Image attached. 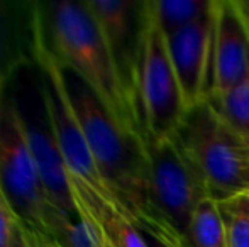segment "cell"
<instances>
[{
    "instance_id": "6da1fadb",
    "label": "cell",
    "mask_w": 249,
    "mask_h": 247,
    "mask_svg": "<svg viewBox=\"0 0 249 247\" xmlns=\"http://www.w3.org/2000/svg\"><path fill=\"white\" fill-rule=\"evenodd\" d=\"M65 75L73 109L102 180L125 215L139 229L154 234L144 139L115 122L89 86L68 68Z\"/></svg>"
},
{
    "instance_id": "7a4b0ae2",
    "label": "cell",
    "mask_w": 249,
    "mask_h": 247,
    "mask_svg": "<svg viewBox=\"0 0 249 247\" xmlns=\"http://www.w3.org/2000/svg\"><path fill=\"white\" fill-rule=\"evenodd\" d=\"M46 16L51 49L59 63L89 86L121 127L142 137L134 103L89 3L71 0L51 3Z\"/></svg>"
},
{
    "instance_id": "3957f363",
    "label": "cell",
    "mask_w": 249,
    "mask_h": 247,
    "mask_svg": "<svg viewBox=\"0 0 249 247\" xmlns=\"http://www.w3.org/2000/svg\"><path fill=\"white\" fill-rule=\"evenodd\" d=\"M173 137L194 163L209 198L219 203L249 193V144L210 100L188 109Z\"/></svg>"
},
{
    "instance_id": "277c9868",
    "label": "cell",
    "mask_w": 249,
    "mask_h": 247,
    "mask_svg": "<svg viewBox=\"0 0 249 247\" xmlns=\"http://www.w3.org/2000/svg\"><path fill=\"white\" fill-rule=\"evenodd\" d=\"M144 144L154 235L181 247L195 210L209 195L194 163L175 137Z\"/></svg>"
},
{
    "instance_id": "5b68a950",
    "label": "cell",
    "mask_w": 249,
    "mask_h": 247,
    "mask_svg": "<svg viewBox=\"0 0 249 247\" xmlns=\"http://www.w3.org/2000/svg\"><path fill=\"white\" fill-rule=\"evenodd\" d=\"M142 34L134 82V109L144 141L173 137L188 112L166 37L142 9Z\"/></svg>"
},
{
    "instance_id": "8992f818",
    "label": "cell",
    "mask_w": 249,
    "mask_h": 247,
    "mask_svg": "<svg viewBox=\"0 0 249 247\" xmlns=\"http://www.w3.org/2000/svg\"><path fill=\"white\" fill-rule=\"evenodd\" d=\"M0 186L19 222L43 241H51L58 208L50 201L31 154L20 107L16 100H0Z\"/></svg>"
},
{
    "instance_id": "52a82bcc",
    "label": "cell",
    "mask_w": 249,
    "mask_h": 247,
    "mask_svg": "<svg viewBox=\"0 0 249 247\" xmlns=\"http://www.w3.org/2000/svg\"><path fill=\"white\" fill-rule=\"evenodd\" d=\"M249 78V22L237 0H213L210 93L219 97Z\"/></svg>"
},
{
    "instance_id": "ba28073f",
    "label": "cell",
    "mask_w": 249,
    "mask_h": 247,
    "mask_svg": "<svg viewBox=\"0 0 249 247\" xmlns=\"http://www.w3.org/2000/svg\"><path fill=\"white\" fill-rule=\"evenodd\" d=\"M212 36L213 2L205 16L166 37L171 65L188 109L209 99Z\"/></svg>"
},
{
    "instance_id": "9c48e42d",
    "label": "cell",
    "mask_w": 249,
    "mask_h": 247,
    "mask_svg": "<svg viewBox=\"0 0 249 247\" xmlns=\"http://www.w3.org/2000/svg\"><path fill=\"white\" fill-rule=\"evenodd\" d=\"M89 7L119 69L125 90L134 103V82L142 34V2L89 0ZM136 110V109H134Z\"/></svg>"
},
{
    "instance_id": "30bf717a",
    "label": "cell",
    "mask_w": 249,
    "mask_h": 247,
    "mask_svg": "<svg viewBox=\"0 0 249 247\" xmlns=\"http://www.w3.org/2000/svg\"><path fill=\"white\" fill-rule=\"evenodd\" d=\"M20 114H22L24 134H26L31 154H33V159L37 166V171H39L41 181L44 185L48 198L59 212L68 215H76L78 210H76L75 198H73L71 188H70L68 169H66L63 156L54 141L46 110H44V119L37 124L31 122L24 115L22 110H20Z\"/></svg>"
},
{
    "instance_id": "8fae6325",
    "label": "cell",
    "mask_w": 249,
    "mask_h": 247,
    "mask_svg": "<svg viewBox=\"0 0 249 247\" xmlns=\"http://www.w3.org/2000/svg\"><path fill=\"white\" fill-rule=\"evenodd\" d=\"M75 205L87 210L99 224L105 237L114 247H149L141 229L119 208L100 198L92 188L68 173Z\"/></svg>"
},
{
    "instance_id": "7c38bea8",
    "label": "cell",
    "mask_w": 249,
    "mask_h": 247,
    "mask_svg": "<svg viewBox=\"0 0 249 247\" xmlns=\"http://www.w3.org/2000/svg\"><path fill=\"white\" fill-rule=\"evenodd\" d=\"M213 0H148L142 2V9L161 34L168 37L205 16Z\"/></svg>"
},
{
    "instance_id": "4fadbf2b",
    "label": "cell",
    "mask_w": 249,
    "mask_h": 247,
    "mask_svg": "<svg viewBox=\"0 0 249 247\" xmlns=\"http://www.w3.org/2000/svg\"><path fill=\"white\" fill-rule=\"evenodd\" d=\"M181 247H227L224 220L212 198H205L195 210Z\"/></svg>"
},
{
    "instance_id": "5bb4252c",
    "label": "cell",
    "mask_w": 249,
    "mask_h": 247,
    "mask_svg": "<svg viewBox=\"0 0 249 247\" xmlns=\"http://www.w3.org/2000/svg\"><path fill=\"white\" fill-rule=\"evenodd\" d=\"M217 112L249 144V78L219 97H209Z\"/></svg>"
},
{
    "instance_id": "9a60e30c",
    "label": "cell",
    "mask_w": 249,
    "mask_h": 247,
    "mask_svg": "<svg viewBox=\"0 0 249 247\" xmlns=\"http://www.w3.org/2000/svg\"><path fill=\"white\" fill-rule=\"evenodd\" d=\"M226 229L227 247H249V193L217 203Z\"/></svg>"
},
{
    "instance_id": "2e32d148",
    "label": "cell",
    "mask_w": 249,
    "mask_h": 247,
    "mask_svg": "<svg viewBox=\"0 0 249 247\" xmlns=\"http://www.w3.org/2000/svg\"><path fill=\"white\" fill-rule=\"evenodd\" d=\"M51 241L61 247H95L87 220L80 214L68 215L58 212L53 220Z\"/></svg>"
},
{
    "instance_id": "e0dca14e",
    "label": "cell",
    "mask_w": 249,
    "mask_h": 247,
    "mask_svg": "<svg viewBox=\"0 0 249 247\" xmlns=\"http://www.w3.org/2000/svg\"><path fill=\"white\" fill-rule=\"evenodd\" d=\"M7 14H5V3H0V100H2V88L5 85L9 75L26 63V58L20 53L12 49L10 46V37L7 34Z\"/></svg>"
},
{
    "instance_id": "ac0fdd59",
    "label": "cell",
    "mask_w": 249,
    "mask_h": 247,
    "mask_svg": "<svg viewBox=\"0 0 249 247\" xmlns=\"http://www.w3.org/2000/svg\"><path fill=\"white\" fill-rule=\"evenodd\" d=\"M17 224H20L19 218L0 186V247H10Z\"/></svg>"
},
{
    "instance_id": "d6986e66",
    "label": "cell",
    "mask_w": 249,
    "mask_h": 247,
    "mask_svg": "<svg viewBox=\"0 0 249 247\" xmlns=\"http://www.w3.org/2000/svg\"><path fill=\"white\" fill-rule=\"evenodd\" d=\"M76 210H78V214L82 215V217L87 220V224H89L90 231H92V237H93V242H95V247H114L110 244V241H108V239L104 235V232H102L99 224L95 222V218H93L89 212L83 210V208L78 207V205H76Z\"/></svg>"
},
{
    "instance_id": "ffe728a7",
    "label": "cell",
    "mask_w": 249,
    "mask_h": 247,
    "mask_svg": "<svg viewBox=\"0 0 249 247\" xmlns=\"http://www.w3.org/2000/svg\"><path fill=\"white\" fill-rule=\"evenodd\" d=\"M10 247H34L33 234H31V232L27 231V229L24 227L22 224H17Z\"/></svg>"
},
{
    "instance_id": "44dd1931",
    "label": "cell",
    "mask_w": 249,
    "mask_h": 247,
    "mask_svg": "<svg viewBox=\"0 0 249 247\" xmlns=\"http://www.w3.org/2000/svg\"><path fill=\"white\" fill-rule=\"evenodd\" d=\"M141 232L144 234V239H146V242H148V246H149V247H177V246L170 244L168 241H164V239L158 237V235L149 234V232L142 231V229H141Z\"/></svg>"
},
{
    "instance_id": "7402d4cb",
    "label": "cell",
    "mask_w": 249,
    "mask_h": 247,
    "mask_svg": "<svg viewBox=\"0 0 249 247\" xmlns=\"http://www.w3.org/2000/svg\"><path fill=\"white\" fill-rule=\"evenodd\" d=\"M39 242H41V247H61L58 242H54V241H43V239H39Z\"/></svg>"
},
{
    "instance_id": "603a6c76",
    "label": "cell",
    "mask_w": 249,
    "mask_h": 247,
    "mask_svg": "<svg viewBox=\"0 0 249 247\" xmlns=\"http://www.w3.org/2000/svg\"><path fill=\"white\" fill-rule=\"evenodd\" d=\"M33 241H34V247H41V242H39V239H37V235L33 234Z\"/></svg>"
}]
</instances>
